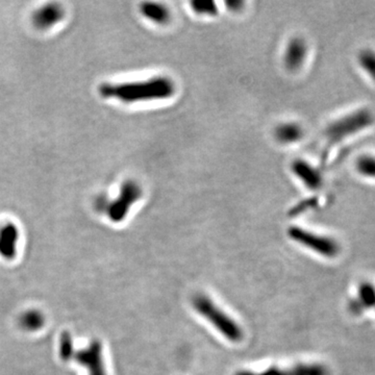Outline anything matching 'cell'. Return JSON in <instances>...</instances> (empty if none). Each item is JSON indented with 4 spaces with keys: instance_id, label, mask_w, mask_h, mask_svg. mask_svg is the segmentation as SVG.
I'll return each instance as SVG.
<instances>
[{
    "instance_id": "1",
    "label": "cell",
    "mask_w": 375,
    "mask_h": 375,
    "mask_svg": "<svg viewBox=\"0 0 375 375\" xmlns=\"http://www.w3.org/2000/svg\"><path fill=\"white\" fill-rule=\"evenodd\" d=\"M176 92V84L165 75L139 81L105 83L99 87V94L103 98L116 99L126 105L166 100L173 97Z\"/></svg>"
},
{
    "instance_id": "2",
    "label": "cell",
    "mask_w": 375,
    "mask_h": 375,
    "mask_svg": "<svg viewBox=\"0 0 375 375\" xmlns=\"http://www.w3.org/2000/svg\"><path fill=\"white\" fill-rule=\"evenodd\" d=\"M374 122V112L368 107H361L333 120L325 127L324 136L329 143H340L369 129Z\"/></svg>"
},
{
    "instance_id": "3",
    "label": "cell",
    "mask_w": 375,
    "mask_h": 375,
    "mask_svg": "<svg viewBox=\"0 0 375 375\" xmlns=\"http://www.w3.org/2000/svg\"><path fill=\"white\" fill-rule=\"evenodd\" d=\"M196 311L208 319L215 327L232 341H239L242 337V331L236 322L230 318L222 310L214 305L210 298L206 296H197L194 301Z\"/></svg>"
},
{
    "instance_id": "4",
    "label": "cell",
    "mask_w": 375,
    "mask_h": 375,
    "mask_svg": "<svg viewBox=\"0 0 375 375\" xmlns=\"http://www.w3.org/2000/svg\"><path fill=\"white\" fill-rule=\"evenodd\" d=\"M142 197V188L135 180H127L122 184L117 197L105 206L107 218L112 222L124 221L131 206Z\"/></svg>"
},
{
    "instance_id": "5",
    "label": "cell",
    "mask_w": 375,
    "mask_h": 375,
    "mask_svg": "<svg viewBox=\"0 0 375 375\" xmlns=\"http://www.w3.org/2000/svg\"><path fill=\"white\" fill-rule=\"evenodd\" d=\"M288 234L291 239L299 244L312 249L321 256L333 258L339 254V244L329 237L321 236L297 226L289 228Z\"/></svg>"
},
{
    "instance_id": "6",
    "label": "cell",
    "mask_w": 375,
    "mask_h": 375,
    "mask_svg": "<svg viewBox=\"0 0 375 375\" xmlns=\"http://www.w3.org/2000/svg\"><path fill=\"white\" fill-rule=\"evenodd\" d=\"M73 360L87 369L89 375H107L103 362V344L94 340L89 346L77 351Z\"/></svg>"
},
{
    "instance_id": "7",
    "label": "cell",
    "mask_w": 375,
    "mask_h": 375,
    "mask_svg": "<svg viewBox=\"0 0 375 375\" xmlns=\"http://www.w3.org/2000/svg\"><path fill=\"white\" fill-rule=\"evenodd\" d=\"M291 171L301 184L312 191L320 190L324 185L322 172L307 159H294L291 164Z\"/></svg>"
},
{
    "instance_id": "8",
    "label": "cell",
    "mask_w": 375,
    "mask_h": 375,
    "mask_svg": "<svg viewBox=\"0 0 375 375\" xmlns=\"http://www.w3.org/2000/svg\"><path fill=\"white\" fill-rule=\"evenodd\" d=\"M309 48L305 39L294 37L289 41L284 53V67L289 71L299 70L307 62Z\"/></svg>"
},
{
    "instance_id": "9",
    "label": "cell",
    "mask_w": 375,
    "mask_h": 375,
    "mask_svg": "<svg viewBox=\"0 0 375 375\" xmlns=\"http://www.w3.org/2000/svg\"><path fill=\"white\" fill-rule=\"evenodd\" d=\"M64 16L65 11L61 4L51 2L41 6L32 14V25L36 29L45 31L61 22Z\"/></svg>"
},
{
    "instance_id": "10",
    "label": "cell",
    "mask_w": 375,
    "mask_h": 375,
    "mask_svg": "<svg viewBox=\"0 0 375 375\" xmlns=\"http://www.w3.org/2000/svg\"><path fill=\"white\" fill-rule=\"evenodd\" d=\"M19 228L13 222L0 228V256L4 260H14L18 247Z\"/></svg>"
},
{
    "instance_id": "11",
    "label": "cell",
    "mask_w": 375,
    "mask_h": 375,
    "mask_svg": "<svg viewBox=\"0 0 375 375\" xmlns=\"http://www.w3.org/2000/svg\"><path fill=\"white\" fill-rule=\"evenodd\" d=\"M275 137L277 142L284 145L298 143L305 137L303 125L294 121L282 122L275 129Z\"/></svg>"
},
{
    "instance_id": "12",
    "label": "cell",
    "mask_w": 375,
    "mask_h": 375,
    "mask_svg": "<svg viewBox=\"0 0 375 375\" xmlns=\"http://www.w3.org/2000/svg\"><path fill=\"white\" fill-rule=\"evenodd\" d=\"M139 10L144 18L154 25H165L171 19L169 8L159 2H143L140 4Z\"/></svg>"
},
{
    "instance_id": "13",
    "label": "cell",
    "mask_w": 375,
    "mask_h": 375,
    "mask_svg": "<svg viewBox=\"0 0 375 375\" xmlns=\"http://www.w3.org/2000/svg\"><path fill=\"white\" fill-rule=\"evenodd\" d=\"M19 324L27 331H37L45 324V317L38 310H29L23 312L19 318Z\"/></svg>"
},
{
    "instance_id": "14",
    "label": "cell",
    "mask_w": 375,
    "mask_h": 375,
    "mask_svg": "<svg viewBox=\"0 0 375 375\" xmlns=\"http://www.w3.org/2000/svg\"><path fill=\"white\" fill-rule=\"evenodd\" d=\"M355 169L363 178L375 180L374 154H362L355 159Z\"/></svg>"
},
{
    "instance_id": "15",
    "label": "cell",
    "mask_w": 375,
    "mask_h": 375,
    "mask_svg": "<svg viewBox=\"0 0 375 375\" xmlns=\"http://www.w3.org/2000/svg\"><path fill=\"white\" fill-rule=\"evenodd\" d=\"M360 68L364 71L370 79L375 81V51L372 48H364L357 55Z\"/></svg>"
},
{
    "instance_id": "16",
    "label": "cell",
    "mask_w": 375,
    "mask_h": 375,
    "mask_svg": "<svg viewBox=\"0 0 375 375\" xmlns=\"http://www.w3.org/2000/svg\"><path fill=\"white\" fill-rule=\"evenodd\" d=\"M191 8L200 16H216L218 14V6L215 1H192Z\"/></svg>"
},
{
    "instance_id": "17",
    "label": "cell",
    "mask_w": 375,
    "mask_h": 375,
    "mask_svg": "<svg viewBox=\"0 0 375 375\" xmlns=\"http://www.w3.org/2000/svg\"><path fill=\"white\" fill-rule=\"evenodd\" d=\"M75 351L73 348L72 338L68 331H64L60 338L59 355L63 361L73 359Z\"/></svg>"
},
{
    "instance_id": "18",
    "label": "cell",
    "mask_w": 375,
    "mask_h": 375,
    "mask_svg": "<svg viewBox=\"0 0 375 375\" xmlns=\"http://www.w3.org/2000/svg\"><path fill=\"white\" fill-rule=\"evenodd\" d=\"M360 301L367 308L375 305V290L371 284H362L360 288Z\"/></svg>"
},
{
    "instance_id": "19",
    "label": "cell",
    "mask_w": 375,
    "mask_h": 375,
    "mask_svg": "<svg viewBox=\"0 0 375 375\" xmlns=\"http://www.w3.org/2000/svg\"><path fill=\"white\" fill-rule=\"evenodd\" d=\"M239 375H284V371L277 369V368H271V369L266 370V371L262 372V374H241Z\"/></svg>"
},
{
    "instance_id": "20",
    "label": "cell",
    "mask_w": 375,
    "mask_h": 375,
    "mask_svg": "<svg viewBox=\"0 0 375 375\" xmlns=\"http://www.w3.org/2000/svg\"><path fill=\"white\" fill-rule=\"evenodd\" d=\"M226 6H228V8H230V10L234 11V12H237V11L241 10V8H242L243 2L228 1L226 2Z\"/></svg>"
}]
</instances>
